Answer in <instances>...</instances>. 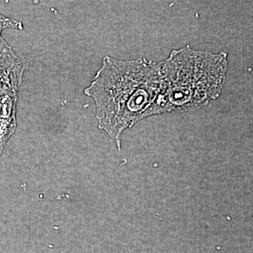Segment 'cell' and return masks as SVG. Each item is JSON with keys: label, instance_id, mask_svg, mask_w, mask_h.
<instances>
[{"label": "cell", "instance_id": "3957f363", "mask_svg": "<svg viewBox=\"0 0 253 253\" xmlns=\"http://www.w3.org/2000/svg\"><path fill=\"white\" fill-rule=\"evenodd\" d=\"M27 61L15 54L0 34V88L19 89Z\"/></svg>", "mask_w": 253, "mask_h": 253}, {"label": "cell", "instance_id": "277c9868", "mask_svg": "<svg viewBox=\"0 0 253 253\" xmlns=\"http://www.w3.org/2000/svg\"><path fill=\"white\" fill-rule=\"evenodd\" d=\"M18 91L13 88H0V158L17 127Z\"/></svg>", "mask_w": 253, "mask_h": 253}, {"label": "cell", "instance_id": "7a4b0ae2", "mask_svg": "<svg viewBox=\"0 0 253 253\" xmlns=\"http://www.w3.org/2000/svg\"><path fill=\"white\" fill-rule=\"evenodd\" d=\"M226 69V53L213 54L189 47L174 50L161 62L160 113L207 106L220 95Z\"/></svg>", "mask_w": 253, "mask_h": 253}, {"label": "cell", "instance_id": "6da1fadb", "mask_svg": "<svg viewBox=\"0 0 253 253\" xmlns=\"http://www.w3.org/2000/svg\"><path fill=\"white\" fill-rule=\"evenodd\" d=\"M161 62L145 58L120 60L106 56L84 94L94 100L98 126L121 150L123 131L160 114Z\"/></svg>", "mask_w": 253, "mask_h": 253}, {"label": "cell", "instance_id": "5b68a950", "mask_svg": "<svg viewBox=\"0 0 253 253\" xmlns=\"http://www.w3.org/2000/svg\"><path fill=\"white\" fill-rule=\"evenodd\" d=\"M8 28L21 31L23 29V23L14 18L7 17L0 14V34L3 30L8 29Z\"/></svg>", "mask_w": 253, "mask_h": 253}]
</instances>
